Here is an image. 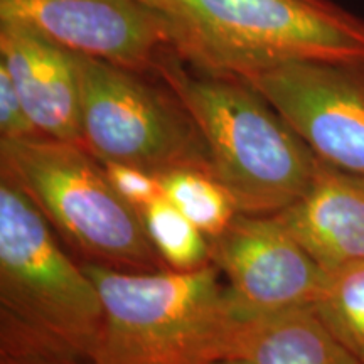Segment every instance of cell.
<instances>
[{"instance_id": "cell-13", "label": "cell", "mask_w": 364, "mask_h": 364, "mask_svg": "<svg viewBox=\"0 0 364 364\" xmlns=\"http://www.w3.org/2000/svg\"><path fill=\"white\" fill-rule=\"evenodd\" d=\"M164 198L174 204L208 240L221 235L238 215L228 189L208 169H174L157 174Z\"/></svg>"}, {"instance_id": "cell-10", "label": "cell", "mask_w": 364, "mask_h": 364, "mask_svg": "<svg viewBox=\"0 0 364 364\" xmlns=\"http://www.w3.org/2000/svg\"><path fill=\"white\" fill-rule=\"evenodd\" d=\"M0 66L41 135L85 147L75 53L22 22L0 21Z\"/></svg>"}, {"instance_id": "cell-19", "label": "cell", "mask_w": 364, "mask_h": 364, "mask_svg": "<svg viewBox=\"0 0 364 364\" xmlns=\"http://www.w3.org/2000/svg\"><path fill=\"white\" fill-rule=\"evenodd\" d=\"M206 364H253L252 361L243 358H236V356H228V358H220L215 359V361H209Z\"/></svg>"}, {"instance_id": "cell-14", "label": "cell", "mask_w": 364, "mask_h": 364, "mask_svg": "<svg viewBox=\"0 0 364 364\" xmlns=\"http://www.w3.org/2000/svg\"><path fill=\"white\" fill-rule=\"evenodd\" d=\"M145 231L171 270L188 272L211 263L209 240L166 198L140 209Z\"/></svg>"}, {"instance_id": "cell-7", "label": "cell", "mask_w": 364, "mask_h": 364, "mask_svg": "<svg viewBox=\"0 0 364 364\" xmlns=\"http://www.w3.org/2000/svg\"><path fill=\"white\" fill-rule=\"evenodd\" d=\"M312 152L364 176V59L289 61L243 76Z\"/></svg>"}, {"instance_id": "cell-5", "label": "cell", "mask_w": 364, "mask_h": 364, "mask_svg": "<svg viewBox=\"0 0 364 364\" xmlns=\"http://www.w3.org/2000/svg\"><path fill=\"white\" fill-rule=\"evenodd\" d=\"M0 311L97 358L102 299L39 208L0 171Z\"/></svg>"}, {"instance_id": "cell-4", "label": "cell", "mask_w": 364, "mask_h": 364, "mask_svg": "<svg viewBox=\"0 0 364 364\" xmlns=\"http://www.w3.org/2000/svg\"><path fill=\"white\" fill-rule=\"evenodd\" d=\"M0 171L24 189L80 263L120 272L167 268L139 209L117 193L103 162L83 145L49 136L0 140Z\"/></svg>"}, {"instance_id": "cell-6", "label": "cell", "mask_w": 364, "mask_h": 364, "mask_svg": "<svg viewBox=\"0 0 364 364\" xmlns=\"http://www.w3.org/2000/svg\"><path fill=\"white\" fill-rule=\"evenodd\" d=\"M76 63L83 142L95 157L154 174L186 167L211 171L193 115L157 73L83 54H76Z\"/></svg>"}, {"instance_id": "cell-17", "label": "cell", "mask_w": 364, "mask_h": 364, "mask_svg": "<svg viewBox=\"0 0 364 364\" xmlns=\"http://www.w3.org/2000/svg\"><path fill=\"white\" fill-rule=\"evenodd\" d=\"M103 166L117 193L139 211L164 196L161 179L154 172L118 162H103Z\"/></svg>"}, {"instance_id": "cell-11", "label": "cell", "mask_w": 364, "mask_h": 364, "mask_svg": "<svg viewBox=\"0 0 364 364\" xmlns=\"http://www.w3.org/2000/svg\"><path fill=\"white\" fill-rule=\"evenodd\" d=\"M273 216L326 273L364 263V176L322 162L306 193Z\"/></svg>"}, {"instance_id": "cell-16", "label": "cell", "mask_w": 364, "mask_h": 364, "mask_svg": "<svg viewBox=\"0 0 364 364\" xmlns=\"http://www.w3.org/2000/svg\"><path fill=\"white\" fill-rule=\"evenodd\" d=\"M0 364H100L48 332L0 311Z\"/></svg>"}, {"instance_id": "cell-9", "label": "cell", "mask_w": 364, "mask_h": 364, "mask_svg": "<svg viewBox=\"0 0 364 364\" xmlns=\"http://www.w3.org/2000/svg\"><path fill=\"white\" fill-rule=\"evenodd\" d=\"M209 258L247 311L314 306L327 273L275 216L238 213L209 240Z\"/></svg>"}, {"instance_id": "cell-1", "label": "cell", "mask_w": 364, "mask_h": 364, "mask_svg": "<svg viewBox=\"0 0 364 364\" xmlns=\"http://www.w3.org/2000/svg\"><path fill=\"white\" fill-rule=\"evenodd\" d=\"M156 73L193 115L213 174L240 213L277 215L316 179L321 159L247 80L194 70L172 49Z\"/></svg>"}, {"instance_id": "cell-8", "label": "cell", "mask_w": 364, "mask_h": 364, "mask_svg": "<svg viewBox=\"0 0 364 364\" xmlns=\"http://www.w3.org/2000/svg\"><path fill=\"white\" fill-rule=\"evenodd\" d=\"M0 21L22 22L73 53L142 73H156L172 49L162 17L145 0H0Z\"/></svg>"}, {"instance_id": "cell-15", "label": "cell", "mask_w": 364, "mask_h": 364, "mask_svg": "<svg viewBox=\"0 0 364 364\" xmlns=\"http://www.w3.org/2000/svg\"><path fill=\"white\" fill-rule=\"evenodd\" d=\"M332 334L364 364V263L327 273L312 306Z\"/></svg>"}, {"instance_id": "cell-12", "label": "cell", "mask_w": 364, "mask_h": 364, "mask_svg": "<svg viewBox=\"0 0 364 364\" xmlns=\"http://www.w3.org/2000/svg\"><path fill=\"white\" fill-rule=\"evenodd\" d=\"M230 356L253 364H361L312 306L247 311L233 336Z\"/></svg>"}, {"instance_id": "cell-18", "label": "cell", "mask_w": 364, "mask_h": 364, "mask_svg": "<svg viewBox=\"0 0 364 364\" xmlns=\"http://www.w3.org/2000/svg\"><path fill=\"white\" fill-rule=\"evenodd\" d=\"M41 132L27 115L6 68L0 66V140L36 139Z\"/></svg>"}, {"instance_id": "cell-2", "label": "cell", "mask_w": 364, "mask_h": 364, "mask_svg": "<svg viewBox=\"0 0 364 364\" xmlns=\"http://www.w3.org/2000/svg\"><path fill=\"white\" fill-rule=\"evenodd\" d=\"M171 48L209 75L243 76L289 61L364 59V21L332 0H145Z\"/></svg>"}, {"instance_id": "cell-3", "label": "cell", "mask_w": 364, "mask_h": 364, "mask_svg": "<svg viewBox=\"0 0 364 364\" xmlns=\"http://www.w3.org/2000/svg\"><path fill=\"white\" fill-rule=\"evenodd\" d=\"M81 265L105 311L100 364H206L230 356L247 309L215 263L188 272Z\"/></svg>"}]
</instances>
